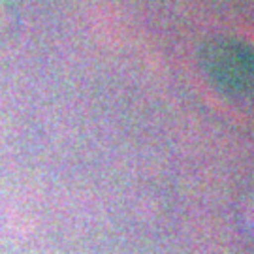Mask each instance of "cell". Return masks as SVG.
Masks as SVG:
<instances>
[{"label":"cell","mask_w":254,"mask_h":254,"mask_svg":"<svg viewBox=\"0 0 254 254\" xmlns=\"http://www.w3.org/2000/svg\"><path fill=\"white\" fill-rule=\"evenodd\" d=\"M15 19H17V11L15 6L9 4L8 0H0V44L6 42L13 30H15Z\"/></svg>","instance_id":"obj_1"}]
</instances>
